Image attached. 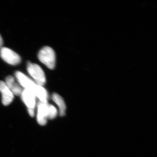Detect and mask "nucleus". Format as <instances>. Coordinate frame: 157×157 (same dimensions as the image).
<instances>
[{
  "instance_id": "obj_7",
  "label": "nucleus",
  "mask_w": 157,
  "mask_h": 157,
  "mask_svg": "<svg viewBox=\"0 0 157 157\" xmlns=\"http://www.w3.org/2000/svg\"><path fill=\"white\" fill-rule=\"evenodd\" d=\"M0 92L2 94L3 105L8 106L11 104L14 99V94L6 85L5 82L0 81Z\"/></svg>"
},
{
  "instance_id": "obj_10",
  "label": "nucleus",
  "mask_w": 157,
  "mask_h": 157,
  "mask_svg": "<svg viewBox=\"0 0 157 157\" xmlns=\"http://www.w3.org/2000/svg\"><path fill=\"white\" fill-rule=\"evenodd\" d=\"M36 98H39V101L47 102L48 98V93L43 86L37 85L33 92Z\"/></svg>"
},
{
  "instance_id": "obj_9",
  "label": "nucleus",
  "mask_w": 157,
  "mask_h": 157,
  "mask_svg": "<svg viewBox=\"0 0 157 157\" xmlns=\"http://www.w3.org/2000/svg\"><path fill=\"white\" fill-rule=\"evenodd\" d=\"M52 100L56 103L59 107V112L60 116L63 117L66 114V104L63 99L58 94L54 93L52 94Z\"/></svg>"
},
{
  "instance_id": "obj_6",
  "label": "nucleus",
  "mask_w": 157,
  "mask_h": 157,
  "mask_svg": "<svg viewBox=\"0 0 157 157\" xmlns=\"http://www.w3.org/2000/svg\"><path fill=\"white\" fill-rule=\"evenodd\" d=\"M48 102L39 101L37 104V120L41 125H45L48 119Z\"/></svg>"
},
{
  "instance_id": "obj_11",
  "label": "nucleus",
  "mask_w": 157,
  "mask_h": 157,
  "mask_svg": "<svg viewBox=\"0 0 157 157\" xmlns=\"http://www.w3.org/2000/svg\"><path fill=\"white\" fill-rule=\"evenodd\" d=\"M58 114V110L53 105L48 104V118L53 119Z\"/></svg>"
},
{
  "instance_id": "obj_4",
  "label": "nucleus",
  "mask_w": 157,
  "mask_h": 157,
  "mask_svg": "<svg viewBox=\"0 0 157 157\" xmlns=\"http://www.w3.org/2000/svg\"><path fill=\"white\" fill-rule=\"evenodd\" d=\"M21 96L22 101L27 107L29 114L31 116L33 117L36 105V96L31 91L25 89L23 90Z\"/></svg>"
},
{
  "instance_id": "obj_3",
  "label": "nucleus",
  "mask_w": 157,
  "mask_h": 157,
  "mask_svg": "<svg viewBox=\"0 0 157 157\" xmlns=\"http://www.w3.org/2000/svg\"><path fill=\"white\" fill-rule=\"evenodd\" d=\"M0 56L7 63L13 66L18 64L21 61L19 55L6 47H2L0 49Z\"/></svg>"
},
{
  "instance_id": "obj_5",
  "label": "nucleus",
  "mask_w": 157,
  "mask_h": 157,
  "mask_svg": "<svg viewBox=\"0 0 157 157\" xmlns=\"http://www.w3.org/2000/svg\"><path fill=\"white\" fill-rule=\"evenodd\" d=\"M15 76L16 80L21 86L33 92L37 85L33 79L20 71L15 72Z\"/></svg>"
},
{
  "instance_id": "obj_12",
  "label": "nucleus",
  "mask_w": 157,
  "mask_h": 157,
  "mask_svg": "<svg viewBox=\"0 0 157 157\" xmlns=\"http://www.w3.org/2000/svg\"><path fill=\"white\" fill-rule=\"evenodd\" d=\"M3 44V41L1 35H0V49L2 47Z\"/></svg>"
},
{
  "instance_id": "obj_2",
  "label": "nucleus",
  "mask_w": 157,
  "mask_h": 157,
  "mask_svg": "<svg viewBox=\"0 0 157 157\" xmlns=\"http://www.w3.org/2000/svg\"><path fill=\"white\" fill-rule=\"evenodd\" d=\"M27 71L33 80L38 85L43 86L46 82L45 73L41 67L36 64L28 63Z\"/></svg>"
},
{
  "instance_id": "obj_8",
  "label": "nucleus",
  "mask_w": 157,
  "mask_h": 157,
  "mask_svg": "<svg viewBox=\"0 0 157 157\" xmlns=\"http://www.w3.org/2000/svg\"><path fill=\"white\" fill-rule=\"evenodd\" d=\"M16 80L13 76H9L6 77L5 83L13 94L16 96L21 95L23 89Z\"/></svg>"
},
{
  "instance_id": "obj_1",
  "label": "nucleus",
  "mask_w": 157,
  "mask_h": 157,
  "mask_svg": "<svg viewBox=\"0 0 157 157\" xmlns=\"http://www.w3.org/2000/svg\"><path fill=\"white\" fill-rule=\"evenodd\" d=\"M38 58L41 63L51 70H52L55 67V52L51 47L45 46L42 48L39 51Z\"/></svg>"
}]
</instances>
